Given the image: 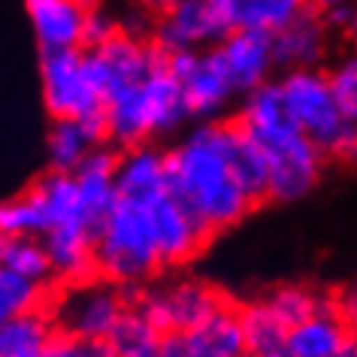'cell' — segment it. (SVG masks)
<instances>
[{
	"label": "cell",
	"instance_id": "obj_1",
	"mask_svg": "<svg viewBox=\"0 0 357 357\" xmlns=\"http://www.w3.org/2000/svg\"><path fill=\"white\" fill-rule=\"evenodd\" d=\"M167 194H173L212 236L252 215L255 203L236 182L215 139V119L197 121L188 137L167 151Z\"/></svg>",
	"mask_w": 357,
	"mask_h": 357
},
{
	"label": "cell",
	"instance_id": "obj_2",
	"mask_svg": "<svg viewBox=\"0 0 357 357\" xmlns=\"http://www.w3.org/2000/svg\"><path fill=\"white\" fill-rule=\"evenodd\" d=\"M149 203L115 197L94 234V275L112 284H139L160 270Z\"/></svg>",
	"mask_w": 357,
	"mask_h": 357
},
{
	"label": "cell",
	"instance_id": "obj_3",
	"mask_svg": "<svg viewBox=\"0 0 357 357\" xmlns=\"http://www.w3.org/2000/svg\"><path fill=\"white\" fill-rule=\"evenodd\" d=\"M291 121L324 151L327 160H351L357 151V119L339 109L321 67H294L279 79Z\"/></svg>",
	"mask_w": 357,
	"mask_h": 357
},
{
	"label": "cell",
	"instance_id": "obj_4",
	"mask_svg": "<svg viewBox=\"0 0 357 357\" xmlns=\"http://www.w3.org/2000/svg\"><path fill=\"white\" fill-rule=\"evenodd\" d=\"M252 137L261 142L266 155V200L297 203L318 188L327 167V155L288 119L252 128Z\"/></svg>",
	"mask_w": 357,
	"mask_h": 357
},
{
	"label": "cell",
	"instance_id": "obj_5",
	"mask_svg": "<svg viewBox=\"0 0 357 357\" xmlns=\"http://www.w3.org/2000/svg\"><path fill=\"white\" fill-rule=\"evenodd\" d=\"M40 79L52 119H82L103 109L106 73L94 49H43Z\"/></svg>",
	"mask_w": 357,
	"mask_h": 357
},
{
	"label": "cell",
	"instance_id": "obj_6",
	"mask_svg": "<svg viewBox=\"0 0 357 357\" xmlns=\"http://www.w3.org/2000/svg\"><path fill=\"white\" fill-rule=\"evenodd\" d=\"M164 64L182 85L188 119L206 121V119H218L221 112L230 109L236 88L230 82L215 46L164 52Z\"/></svg>",
	"mask_w": 357,
	"mask_h": 357
},
{
	"label": "cell",
	"instance_id": "obj_7",
	"mask_svg": "<svg viewBox=\"0 0 357 357\" xmlns=\"http://www.w3.org/2000/svg\"><path fill=\"white\" fill-rule=\"evenodd\" d=\"M128 306L112 282H76L70 291L58 300L52 321L55 330L73 339H106L115 318Z\"/></svg>",
	"mask_w": 357,
	"mask_h": 357
},
{
	"label": "cell",
	"instance_id": "obj_8",
	"mask_svg": "<svg viewBox=\"0 0 357 357\" xmlns=\"http://www.w3.org/2000/svg\"><path fill=\"white\" fill-rule=\"evenodd\" d=\"M158 354H164V357H245L239 312L221 300L194 327L160 333Z\"/></svg>",
	"mask_w": 357,
	"mask_h": 357
},
{
	"label": "cell",
	"instance_id": "obj_9",
	"mask_svg": "<svg viewBox=\"0 0 357 357\" xmlns=\"http://www.w3.org/2000/svg\"><path fill=\"white\" fill-rule=\"evenodd\" d=\"M221 303V294H215L209 284L185 279L173 282L169 288L142 294L137 300V309L155 324L160 333L167 330H188L197 321H203Z\"/></svg>",
	"mask_w": 357,
	"mask_h": 357
},
{
	"label": "cell",
	"instance_id": "obj_10",
	"mask_svg": "<svg viewBox=\"0 0 357 357\" xmlns=\"http://www.w3.org/2000/svg\"><path fill=\"white\" fill-rule=\"evenodd\" d=\"M151 230H155L158 255L164 266H182L212 239V234L178 203L173 194H160L149 203Z\"/></svg>",
	"mask_w": 357,
	"mask_h": 357
},
{
	"label": "cell",
	"instance_id": "obj_11",
	"mask_svg": "<svg viewBox=\"0 0 357 357\" xmlns=\"http://www.w3.org/2000/svg\"><path fill=\"white\" fill-rule=\"evenodd\" d=\"M227 28L212 13L209 0H169L160 15L155 46L164 52L173 49H203L215 46Z\"/></svg>",
	"mask_w": 357,
	"mask_h": 357
},
{
	"label": "cell",
	"instance_id": "obj_12",
	"mask_svg": "<svg viewBox=\"0 0 357 357\" xmlns=\"http://www.w3.org/2000/svg\"><path fill=\"white\" fill-rule=\"evenodd\" d=\"M40 243L46 248L52 279L67 284L94 279V230L82 218L52 225L40 234Z\"/></svg>",
	"mask_w": 357,
	"mask_h": 357
},
{
	"label": "cell",
	"instance_id": "obj_13",
	"mask_svg": "<svg viewBox=\"0 0 357 357\" xmlns=\"http://www.w3.org/2000/svg\"><path fill=\"white\" fill-rule=\"evenodd\" d=\"M357 351L351 321L342 309L315 312L294 324L284 339V357H351Z\"/></svg>",
	"mask_w": 357,
	"mask_h": 357
},
{
	"label": "cell",
	"instance_id": "obj_14",
	"mask_svg": "<svg viewBox=\"0 0 357 357\" xmlns=\"http://www.w3.org/2000/svg\"><path fill=\"white\" fill-rule=\"evenodd\" d=\"M221 64H225L236 94H245L273 76V49L266 31H227L215 43Z\"/></svg>",
	"mask_w": 357,
	"mask_h": 357
},
{
	"label": "cell",
	"instance_id": "obj_15",
	"mask_svg": "<svg viewBox=\"0 0 357 357\" xmlns=\"http://www.w3.org/2000/svg\"><path fill=\"white\" fill-rule=\"evenodd\" d=\"M115 158H119V151H112L106 142H100V146L88 149V155L73 169L79 209H82V218L94 234L100 230L103 218L109 215L115 203Z\"/></svg>",
	"mask_w": 357,
	"mask_h": 357
},
{
	"label": "cell",
	"instance_id": "obj_16",
	"mask_svg": "<svg viewBox=\"0 0 357 357\" xmlns=\"http://www.w3.org/2000/svg\"><path fill=\"white\" fill-rule=\"evenodd\" d=\"M167 194V151L149 142L121 149L115 158V197L151 203Z\"/></svg>",
	"mask_w": 357,
	"mask_h": 357
},
{
	"label": "cell",
	"instance_id": "obj_17",
	"mask_svg": "<svg viewBox=\"0 0 357 357\" xmlns=\"http://www.w3.org/2000/svg\"><path fill=\"white\" fill-rule=\"evenodd\" d=\"M270 49H273L275 70L318 67L327 55V28L321 22L318 10L306 6L297 19H291L279 31H273Z\"/></svg>",
	"mask_w": 357,
	"mask_h": 357
},
{
	"label": "cell",
	"instance_id": "obj_18",
	"mask_svg": "<svg viewBox=\"0 0 357 357\" xmlns=\"http://www.w3.org/2000/svg\"><path fill=\"white\" fill-rule=\"evenodd\" d=\"M215 139L225 151L230 169H234L236 182L245 188L255 206L266 203V155L252 133L239 121H221L215 119Z\"/></svg>",
	"mask_w": 357,
	"mask_h": 357
},
{
	"label": "cell",
	"instance_id": "obj_19",
	"mask_svg": "<svg viewBox=\"0 0 357 357\" xmlns=\"http://www.w3.org/2000/svg\"><path fill=\"white\" fill-rule=\"evenodd\" d=\"M139 91H142V100H146V109H149L151 137L176 133L185 121H188L182 85H178V79L167 70L164 52H160V58L149 67V73L139 79Z\"/></svg>",
	"mask_w": 357,
	"mask_h": 357
},
{
	"label": "cell",
	"instance_id": "obj_20",
	"mask_svg": "<svg viewBox=\"0 0 357 357\" xmlns=\"http://www.w3.org/2000/svg\"><path fill=\"white\" fill-rule=\"evenodd\" d=\"M103 119H106V142H112L115 149H130L151 139V121L139 82L106 91Z\"/></svg>",
	"mask_w": 357,
	"mask_h": 357
},
{
	"label": "cell",
	"instance_id": "obj_21",
	"mask_svg": "<svg viewBox=\"0 0 357 357\" xmlns=\"http://www.w3.org/2000/svg\"><path fill=\"white\" fill-rule=\"evenodd\" d=\"M85 13H88L85 0H40V3H28L31 28L40 49L82 46Z\"/></svg>",
	"mask_w": 357,
	"mask_h": 357
},
{
	"label": "cell",
	"instance_id": "obj_22",
	"mask_svg": "<svg viewBox=\"0 0 357 357\" xmlns=\"http://www.w3.org/2000/svg\"><path fill=\"white\" fill-rule=\"evenodd\" d=\"M160 52L164 49L149 46V43H142L139 37H133L128 31L124 33L115 31L109 40L94 49V55L100 58L103 73H106V91L139 82L149 73V67L160 58Z\"/></svg>",
	"mask_w": 357,
	"mask_h": 357
},
{
	"label": "cell",
	"instance_id": "obj_23",
	"mask_svg": "<svg viewBox=\"0 0 357 357\" xmlns=\"http://www.w3.org/2000/svg\"><path fill=\"white\" fill-rule=\"evenodd\" d=\"M227 31H279L309 6V0H209Z\"/></svg>",
	"mask_w": 357,
	"mask_h": 357
},
{
	"label": "cell",
	"instance_id": "obj_24",
	"mask_svg": "<svg viewBox=\"0 0 357 357\" xmlns=\"http://www.w3.org/2000/svg\"><path fill=\"white\" fill-rule=\"evenodd\" d=\"M55 333V321L43 306L0 318V357H49Z\"/></svg>",
	"mask_w": 357,
	"mask_h": 357
},
{
	"label": "cell",
	"instance_id": "obj_25",
	"mask_svg": "<svg viewBox=\"0 0 357 357\" xmlns=\"http://www.w3.org/2000/svg\"><path fill=\"white\" fill-rule=\"evenodd\" d=\"M239 312V327H243L245 339V354L252 357H284V339H288V327L273 315L266 300L248 303Z\"/></svg>",
	"mask_w": 357,
	"mask_h": 357
},
{
	"label": "cell",
	"instance_id": "obj_26",
	"mask_svg": "<svg viewBox=\"0 0 357 357\" xmlns=\"http://www.w3.org/2000/svg\"><path fill=\"white\" fill-rule=\"evenodd\" d=\"M106 345L112 357H158L160 330L137 306H124L112 330L106 333Z\"/></svg>",
	"mask_w": 357,
	"mask_h": 357
},
{
	"label": "cell",
	"instance_id": "obj_27",
	"mask_svg": "<svg viewBox=\"0 0 357 357\" xmlns=\"http://www.w3.org/2000/svg\"><path fill=\"white\" fill-rule=\"evenodd\" d=\"M0 266L24 275V279L52 282V266L46 257L40 236H28V234H0Z\"/></svg>",
	"mask_w": 357,
	"mask_h": 357
},
{
	"label": "cell",
	"instance_id": "obj_28",
	"mask_svg": "<svg viewBox=\"0 0 357 357\" xmlns=\"http://www.w3.org/2000/svg\"><path fill=\"white\" fill-rule=\"evenodd\" d=\"M266 306H270L273 315L291 330L294 324H300L303 318L315 315V312L339 309V303L333 297H324V294L300 288V284H284V288L273 291L270 297H266Z\"/></svg>",
	"mask_w": 357,
	"mask_h": 357
},
{
	"label": "cell",
	"instance_id": "obj_29",
	"mask_svg": "<svg viewBox=\"0 0 357 357\" xmlns=\"http://www.w3.org/2000/svg\"><path fill=\"white\" fill-rule=\"evenodd\" d=\"M91 149V139L85 137L79 119H55L49 130V164L52 169H61V173H73L79 167V160L88 155Z\"/></svg>",
	"mask_w": 357,
	"mask_h": 357
},
{
	"label": "cell",
	"instance_id": "obj_30",
	"mask_svg": "<svg viewBox=\"0 0 357 357\" xmlns=\"http://www.w3.org/2000/svg\"><path fill=\"white\" fill-rule=\"evenodd\" d=\"M43 303H46V284L24 279V275L0 266V318L40 309Z\"/></svg>",
	"mask_w": 357,
	"mask_h": 357
},
{
	"label": "cell",
	"instance_id": "obj_31",
	"mask_svg": "<svg viewBox=\"0 0 357 357\" xmlns=\"http://www.w3.org/2000/svg\"><path fill=\"white\" fill-rule=\"evenodd\" d=\"M0 234H28V236L43 234V215L31 194L0 203Z\"/></svg>",
	"mask_w": 357,
	"mask_h": 357
},
{
	"label": "cell",
	"instance_id": "obj_32",
	"mask_svg": "<svg viewBox=\"0 0 357 357\" xmlns=\"http://www.w3.org/2000/svg\"><path fill=\"white\" fill-rule=\"evenodd\" d=\"M324 76H327V85H330V94H333L336 106L348 119H357V61L354 55L339 58L333 70Z\"/></svg>",
	"mask_w": 357,
	"mask_h": 357
},
{
	"label": "cell",
	"instance_id": "obj_33",
	"mask_svg": "<svg viewBox=\"0 0 357 357\" xmlns=\"http://www.w3.org/2000/svg\"><path fill=\"white\" fill-rule=\"evenodd\" d=\"M119 31L112 15H106L103 10H88L85 13V28H82V49H97L100 43H106L112 33Z\"/></svg>",
	"mask_w": 357,
	"mask_h": 357
},
{
	"label": "cell",
	"instance_id": "obj_34",
	"mask_svg": "<svg viewBox=\"0 0 357 357\" xmlns=\"http://www.w3.org/2000/svg\"><path fill=\"white\" fill-rule=\"evenodd\" d=\"M321 22H324L327 31H354V3L351 0H339V3L321 10Z\"/></svg>",
	"mask_w": 357,
	"mask_h": 357
},
{
	"label": "cell",
	"instance_id": "obj_35",
	"mask_svg": "<svg viewBox=\"0 0 357 357\" xmlns=\"http://www.w3.org/2000/svg\"><path fill=\"white\" fill-rule=\"evenodd\" d=\"M139 3H142V6H149V10H158V13H164L169 0H139Z\"/></svg>",
	"mask_w": 357,
	"mask_h": 357
},
{
	"label": "cell",
	"instance_id": "obj_36",
	"mask_svg": "<svg viewBox=\"0 0 357 357\" xmlns=\"http://www.w3.org/2000/svg\"><path fill=\"white\" fill-rule=\"evenodd\" d=\"M333 3H339V0H309V6H312V10H327V6H333Z\"/></svg>",
	"mask_w": 357,
	"mask_h": 357
},
{
	"label": "cell",
	"instance_id": "obj_37",
	"mask_svg": "<svg viewBox=\"0 0 357 357\" xmlns=\"http://www.w3.org/2000/svg\"><path fill=\"white\" fill-rule=\"evenodd\" d=\"M24 3H40V0H24Z\"/></svg>",
	"mask_w": 357,
	"mask_h": 357
}]
</instances>
